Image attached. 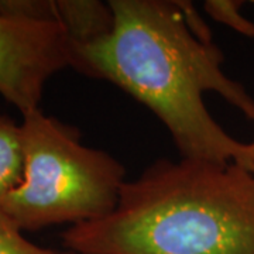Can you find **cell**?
I'll return each mask as SVG.
<instances>
[{
    "label": "cell",
    "mask_w": 254,
    "mask_h": 254,
    "mask_svg": "<svg viewBox=\"0 0 254 254\" xmlns=\"http://www.w3.org/2000/svg\"><path fill=\"white\" fill-rule=\"evenodd\" d=\"M108 33L75 44L72 68L112 82L144 103L168 128L182 158L239 164L254 173V144L219 126L203 95L222 98L254 122V99L225 75L212 38L188 21L185 1L110 0Z\"/></svg>",
    "instance_id": "obj_1"
},
{
    "label": "cell",
    "mask_w": 254,
    "mask_h": 254,
    "mask_svg": "<svg viewBox=\"0 0 254 254\" xmlns=\"http://www.w3.org/2000/svg\"><path fill=\"white\" fill-rule=\"evenodd\" d=\"M75 254H254V173L181 158L123 185L116 208L63 235Z\"/></svg>",
    "instance_id": "obj_2"
},
{
    "label": "cell",
    "mask_w": 254,
    "mask_h": 254,
    "mask_svg": "<svg viewBox=\"0 0 254 254\" xmlns=\"http://www.w3.org/2000/svg\"><path fill=\"white\" fill-rule=\"evenodd\" d=\"M23 181L0 202L21 230L79 225L109 215L118 205L125 167L89 148L75 128L40 109L23 115Z\"/></svg>",
    "instance_id": "obj_3"
},
{
    "label": "cell",
    "mask_w": 254,
    "mask_h": 254,
    "mask_svg": "<svg viewBox=\"0 0 254 254\" xmlns=\"http://www.w3.org/2000/svg\"><path fill=\"white\" fill-rule=\"evenodd\" d=\"M73 53L60 23L0 14V95L21 115L37 110L47 81L72 66Z\"/></svg>",
    "instance_id": "obj_4"
},
{
    "label": "cell",
    "mask_w": 254,
    "mask_h": 254,
    "mask_svg": "<svg viewBox=\"0 0 254 254\" xmlns=\"http://www.w3.org/2000/svg\"><path fill=\"white\" fill-rule=\"evenodd\" d=\"M24 151L21 126L0 116V202L23 181Z\"/></svg>",
    "instance_id": "obj_5"
},
{
    "label": "cell",
    "mask_w": 254,
    "mask_h": 254,
    "mask_svg": "<svg viewBox=\"0 0 254 254\" xmlns=\"http://www.w3.org/2000/svg\"><path fill=\"white\" fill-rule=\"evenodd\" d=\"M0 254H65L31 243L21 235V229L0 210Z\"/></svg>",
    "instance_id": "obj_6"
},
{
    "label": "cell",
    "mask_w": 254,
    "mask_h": 254,
    "mask_svg": "<svg viewBox=\"0 0 254 254\" xmlns=\"http://www.w3.org/2000/svg\"><path fill=\"white\" fill-rule=\"evenodd\" d=\"M205 9L215 20L226 24L245 36H254V23L240 13L242 1L233 0H210L205 3Z\"/></svg>",
    "instance_id": "obj_7"
},
{
    "label": "cell",
    "mask_w": 254,
    "mask_h": 254,
    "mask_svg": "<svg viewBox=\"0 0 254 254\" xmlns=\"http://www.w3.org/2000/svg\"><path fill=\"white\" fill-rule=\"evenodd\" d=\"M65 254H75V253H69V252H65Z\"/></svg>",
    "instance_id": "obj_8"
},
{
    "label": "cell",
    "mask_w": 254,
    "mask_h": 254,
    "mask_svg": "<svg viewBox=\"0 0 254 254\" xmlns=\"http://www.w3.org/2000/svg\"><path fill=\"white\" fill-rule=\"evenodd\" d=\"M253 144H254V141H253Z\"/></svg>",
    "instance_id": "obj_9"
}]
</instances>
